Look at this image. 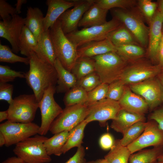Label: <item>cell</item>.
Masks as SVG:
<instances>
[{
	"instance_id": "cell-14",
	"label": "cell",
	"mask_w": 163,
	"mask_h": 163,
	"mask_svg": "<svg viewBox=\"0 0 163 163\" xmlns=\"http://www.w3.org/2000/svg\"><path fill=\"white\" fill-rule=\"evenodd\" d=\"M163 145V130L155 121L149 120L142 134L127 147L132 154L149 146Z\"/></svg>"
},
{
	"instance_id": "cell-13",
	"label": "cell",
	"mask_w": 163,
	"mask_h": 163,
	"mask_svg": "<svg viewBox=\"0 0 163 163\" xmlns=\"http://www.w3.org/2000/svg\"><path fill=\"white\" fill-rule=\"evenodd\" d=\"M87 105L88 113L85 120L88 123L98 121L102 126L105 125L107 120L115 119L121 109L118 101L107 98Z\"/></svg>"
},
{
	"instance_id": "cell-19",
	"label": "cell",
	"mask_w": 163,
	"mask_h": 163,
	"mask_svg": "<svg viewBox=\"0 0 163 163\" xmlns=\"http://www.w3.org/2000/svg\"><path fill=\"white\" fill-rule=\"evenodd\" d=\"M47 11L44 19V31L49 30L60 16L69 8L73 7L75 0H47Z\"/></svg>"
},
{
	"instance_id": "cell-25",
	"label": "cell",
	"mask_w": 163,
	"mask_h": 163,
	"mask_svg": "<svg viewBox=\"0 0 163 163\" xmlns=\"http://www.w3.org/2000/svg\"><path fill=\"white\" fill-rule=\"evenodd\" d=\"M54 66L57 74V85L56 87L57 92H66L76 85L77 80L75 75L71 72L66 69L57 58Z\"/></svg>"
},
{
	"instance_id": "cell-1",
	"label": "cell",
	"mask_w": 163,
	"mask_h": 163,
	"mask_svg": "<svg viewBox=\"0 0 163 163\" xmlns=\"http://www.w3.org/2000/svg\"><path fill=\"white\" fill-rule=\"evenodd\" d=\"M28 57L29 69L25 73V78L39 102L45 91L57 83V72L53 66L42 60L34 52Z\"/></svg>"
},
{
	"instance_id": "cell-37",
	"label": "cell",
	"mask_w": 163,
	"mask_h": 163,
	"mask_svg": "<svg viewBox=\"0 0 163 163\" xmlns=\"http://www.w3.org/2000/svg\"><path fill=\"white\" fill-rule=\"evenodd\" d=\"M137 7L144 19L149 25L157 11V3L151 0H137Z\"/></svg>"
},
{
	"instance_id": "cell-51",
	"label": "cell",
	"mask_w": 163,
	"mask_h": 163,
	"mask_svg": "<svg viewBox=\"0 0 163 163\" xmlns=\"http://www.w3.org/2000/svg\"><path fill=\"white\" fill-rule=\"evenodd\" d=\"M8 113L7 110L1 111L0 112V122H1L6 119L8 120Z\"/></svg>"
},
{
	"instance_id": "cell-46",
	"label": "cell",
	"mask_w": 163,
	"mask_h": 163,
	"mask_svg": "<svg viewBox=\"0 0 163 163\" xmlns=\"http://www.w3.org/2000/svg\"><path fill=\"white\" fill-rule=\"evenodd\" d=\"M84 147L82 146L78 148L74 155L65 163H84L85 161Z\"/></svg>"
},
{
	"instance_id": "cell-40",
	"label": "cell",
	"mask_w": 163,
	"mask_h": 163,
	"mask_svg": "<svg viewBox=\"0 0 163 163\" xmlns=\"http://www.w3.org/2000/svg\"><path fill=\"white\" fill-rule=\"evenodd\" d=\"M25 73L11 69L7 66L0 65V83H7L16 78H25Z\"/></svg>"
},
{
	"instance_id": "cell-21",
	"label": "cell",
	"mask_w": 163,
	"mask_h": 163,
	"mask_svg": "<svg viewBox=\"0 0 163 163\" xmlns=\"http://www.w3.org/2000/svg\"><path fill=\"white\" fill-rule=\"evenodd\" d=\"M34 52L42 60L54 66L57 58L49 29L43 32Z\"/></svg>"
},
{
	"instance_id": "cell-31",
	"label": "cell",
	"mask_w": 163,
	"mask_h": 163,
	"mask_svg": "<svg viewBox=\"0 0 163 163\" xmlns=\"http://www.w3.org/2000/svg\"><path fill=\"white\" fill-rule=\"evenodd\" d=\"M88 124L84 120L69 131L67 141L62 149L63 154H65L73 148H78L82 146L84 129Z\"/></svg>"
},
{
	"instance_id": "cell-27",
	"label": "cell",
	"mask_w": 163,
	"mask_h": 163,
	"mask_svg": "<svg viewBox=\"0 0 163 163\" xmlns=\"http://www.w3.org/2000/svg\"><path fill=\"white\" fill-rule=\"evenodd\" d=\"M163 153V145L141 150L131 155L129 163H154Z\"/></svg>"
},
{
	"instance_id": "cell-6",
	"label": "cell",
	"mask_w": 163,
	"mask_h": 163,
	"mask_svg": "<svg viewBox=\"0 0 163 163\" xmlns=\"http://www.w3.org/2000/svg\"><path fill=\"white\" fill-rule=\"evenodd\" d=\"M144 57L128 62L120 80L124 85H129L156 77L162 67Z\"/></svg>"
},
{
	"instance_id": "cell-34",
	"label": "cell",
	"mask_w": 163,
	"mask_h": 163,
	"mask_svg": "<svg viewBox=\"0 0 163 163\" xmlns=\"http://www.w3.org/2000/svg\"><path fill=\"white\" fill-rule=\"evenodd\" d=\"M88 100V92L80 87L76 85L66 92L63 98L66 107L86 103Z\"/></svg>"
},
{
	"instance_id": "cell-36",
	"label": "cell",
	"mask_w": 163,
	"mask_h": 163,
	"mask_svg": "<svg viewBox=\"0 0 163 163\" xmlns=\"http://www.w3.org/2000/svg\"><path fill=\"white\" fill-rule=\"evenodd\" d=\"M95 2L102 8L108 10L114 8L127 9L136 6L135 0H96Z\"/></svg>"
},
{
	"instance_id": "cell-59",
	"label": "cell",
	"mask_w": 163,
	"mask_h": 163,
	"mask_svg": "<svg viewBox=\"0 0 163 163\" xmlns=\"http://www.w3.org/2000/svg\"><path fill=\"white\" fill-rule=\"evenodd\" d=\"M162 33H163V26H162Z\"/></svg>"
},
{
	"instance_id": "cell-8",
	"label": "cell",
	"mask_w": 163,
	"mask_h": 163,
	"mask_svg": "<svg viewBox=\"0 0 163 163\" xmlns=\"http://www.w3.org/2000/svg\"><path fill=\"white\" fill-rule=\"evenodd\" d=\"M39 108V102L34 94L20 95L13 99L7 110L8 120L14 122H32Z\"/></svg>"
},
{
	"instance_id": "cell-32",
	"label": "cell",
	"mask_w": 163,
	"mask_h": 163,
	"mask_svg": "<svg viewBox=\"0 0 163 163\" xmlns=\"http://www.w3.org/2000/svg\"><path fill=\"white\" fill-rule=\"evenodd\" d=\"M78 80L85 76L95 72L94 61L92 58L79 57L71 71Z\"/></svg>"
},
{
	"instance_id": "cell-47",
	"label": "cell",
	"mask_w": 163,
	"mask_h": 163,
	"mask_svg": "<svg viewBox=\"0 0 163 163\" xmlns=\"http://www.w3.org/2000/svg\"><path fill=\"white\" fill-rule=\"evenodd\" d=\"M149 119L155 121L160 128L163 130V106L154 110L149 115Z\"/></svg>"
},
{
	"instance_id": "cell-48",
	"label": "cell",
	"mask_w": 163,
	"mask_h": 163,
	"mask_svg": "<svg viewBox=\"0 0 163 163\" xmlns=\"http://www.w3.org/2000/svg\"><path fill=\"white\" fill-rule=\"evenodd\" d=\"M1 163H26L22 160L17 156L8 158Z\"/></svg>"
},
{
	"instance_id": "cell-10",
	"label": "cell",
	"mask_w": 163,
	"mask_h": 163,
	"mask_svg": "<svg viewBox=\"0 0 163 163\" xmlns=\"http://www.w3.org/2000/svg\"><path fill=\"white\" fill-rule=\"evenodd\" d=\"M56 91L55 86H50L45 91L39 102L41 117L39 133L40 135L44 136L47 133L52 123L63 111L54 98Z\"/></svg>"
},
{
	"instance_id": "cell-50",
	"label": "cell",
	"mask_w": 163,
	"mask_h": 163,
	"mask_svg": "<svg viewBox=\"0 0 163 163\" xmlns=\"http://www.w3.org/2000/svg\"><path fill=\"white\" fill-rule=\"evenodd\" d=\"M26 0H18L16 4L15 5L16 6L15 8L16 14H18L21 13V7L23 4H25L27 2Z\"/></svg>"
},
{
	"instance_id": "cell-18",
	"label": "cell",
	"mask_w": 163,
	"mask_h": 163,
	"mask_svg": "<svg viewBox=\"0 0 163 163\" xmlns=\"http://www.w3.org/2000/svg\"><path fill=\"white\" fill-rule=\"evenodd\" d=\"M118 101L121 109L130 112L145 115L149 110L144 99L133 92L128 85H125L123 95Z\"/></svg>"
},
{
	"instance_id": "cell-57",
	"label": "cell",
	"mask_w": 163,
	"mask_h": 163,
	"mask_svg": "<svg viewBox=\"0 0 163 163\" xmlns=\"http://www.w3.org/2000/svg\"><path fill=\"white\" fill-rule=\"evenodd\" d=\"M163 46V33H162V35L161 39L159 46Z\"/></svg>"
},
{
	"instance_id": "cell-35",
	"label": "cell",
	"mask_w": 163,
	"mask_h": 163,
	"mask_svg": "<svg viewBox=\"0 0 163 163\" xmlns=\"http://www.w3.org/2000/svg\"><path fill=\"white\" fill-rule=\"evenodd\" d=\"M145 121H140L135 123L129 128L120 140L122 145L127 147L137 139L143 132Z\"/></svg>"
},
{
	"instance_id": "cell-3",
	"label": "cell",
	"mask_w": 163,
	"mask_h": 163,
	"mask_svg": "<svg viewBox=\"0 0 163 163\" xmlns=\"http://www.w3.org/2000/svg\"><path fill=\"white\" fill-rule=\"evenodd\" d=\"M49 30L56 58L66 69L71 72L78 58L77 48L66 37L58 19Z\"/></svg>"
},
{
	"instance_id": "cell-30",
	"label": "cell",
	"mask_w": 163,
	"mask_h": 163,
	"mask_svg": "<svg viewBox=\"0 0 163 163\" xmlns=\"http://www.w3.org/2000/svg\"><path fill=\"white\" fill-rule=\"evenodd\" d=\"M107 38L116 47L127 44H139L132 34L122 24L109 34Z\"/></svg>"
},
{
	"instance_id": "cell-52",
	"label": "cell",
	"mask_w": 163,
	"mask_h": 163,
	"mask_svg": "<svg viewBox=\"0 0 163 163\" xmlns=\"http://www.w3.org/2000/svg\"><path fill=\"white\" fill-rule=\"evenodd\" d=\"M156 77L160 83L163 89V67H162L160 72Z\"/></svg>"
},
{
	"instance_id": "cell-28",
	"label": "cell",
	"mask_w": 163,
	"mask_h": 163,
	"mask_svg": "<svg viewBox=\"0 0 163 163\" xmlns=\"http://www.w3.org/2000/svg\"><path fill=\"white\" fill-rule=\"evenodd\" d=\"M117 52L127 62L145 57L147 50L139 44H127L116 47Z\"/></svg>"
},
{
	"instance_id": "cell-5",
	"label": "cell",
	"mask_w": 163,
	"mask_h": 163,
	"mask_svg": "<svg viewBox=\"0 0 163 163\" xmlns=\"http://www.w3.org/2000/svg\"><path fill=\"white\" fill-rule=\"evenodd\" d=\"M48 138L37 134L16 144L13 152L26 163H49L52 158L44 145Z\"/></svg>"
},
{
	"instance_id": "cell-53",
	"label": "cell",
	"mask_w": 163,
	"mask_h": 163,
	"mask_svg": "<svg viewBox=\"0 0 163 163\" xmlns=\"http://www.w3.org/2000/svg\"><path fill=\"white\" fill-rule=\"evenodd\" d=\"M84 163H108L107 161L104 158L97 159L95 161L86 162Z\"/></svg>"
},
{
	"instance_id": "cell-9",
	"label": "cell",
	"mask_w": 163,
	"mask_h": 163,
	"mask_svg": "<svg viewBox=\"0 0 163 163\" xmlns=\"http://www.w3.org/2000/svg\"><path fill=\"white\" fill-rule=\"evenodd\" d=\"M88 113L86 104L66 107L51 125L49 131L53 134L69 131L84 121Z\"/></svg>"
},
{
	"instance_id": "cell-44",
	"label": "cell",
	"mask_w": 163,
	"mask_h": 163,
	"mask_svg": "<svg viewBox=\"0 0 163 163\" xmlns=\"http://www.w3.org/2000/svg\"><path fill=\"white\" fill-rule=\"evenodd\" d=\"M13 86L7 83H0V100L6 101L9 104L13 102Z\"/></svg>"
},
{
	"instance_id": "cell-45",
	"label": "cell",
	"mask_w": 163,
	"mask_h": 163,
	"mask_svg": "<svg viewBox=\"0 0 163 163\" xmlns=\"http://www.w3.org/2000/svg\"><path fill=\"white\" fill-rule=\"evenodd\" d=\"M113 136L110 133H107L103 134L100 137L99 143L101 148L104 150L110 149L114 143Z\"/></svg>"
},
{
	"instance_id": "cell-26",
	"label": "cell",
	"mask_w": 163,
	"mask_h": 163,
	"mask_svg": "<svg viewBox=\"0 0 163 163\" xmlns=\"http://www.w3.org/2000/svg\"><path fill=\"white\" fill-rule=\"evenodd\" d=\"M69 133V131H66L56 133L44 141V146L49 155L60 156L63 154L62 149L67 141Z\"/></svg>"
},
{
	"instance_id": "cell-4",
	"label": "cell",
	"mask_w": 163,
	"mask_h": 163,
	"mask_svg": "<svg viewBox=\"0 0 163 163\" xmlns=\"http://www.w3.org/2000/svg\"><path fill=\"white\" fill-rule=\"evenodd\" d=\"M95 72L102 83L110 84L119 80L128 62L117 52H112L92 57Z\"/></svg>"
},
{
	"instance_id": "cell-54",
	"label": "cell",
	"mask_w": 163,
	"mask_h": 163,
	"mask_svg": "<svg viewBox=\"0 0 163 163\" xmlns=\"http://www.w3.org/2000/svg\"><path fill=\"white\" fill-rule=\"evenodd\" d=\"M158 10L163 14V0L158 1Z\"/></svg>"
},
{
	"instance_id": "cell-15",
	"label": "cell",
	"mask_w": 163,
	"mask_h": 163,
	"mask_svg": "<svg viewBox=\"0 0 163 163\" xmlns=\"http://www.w3.org/2000/svg\"><path fill=\"white\" fill-rule=\"evenodd\" d=\"M96 0H75L73 8L68 9L59 18L62 29L65 34L77 30L79 23L85 12Z\"/></svg>"
},
{
	"instance_id": "cell-42",
	"label": "cell",
	"mask_w": 163,
	"mask_h": 163,
	"mask_svg": "<svg viewBox=\"0 0 163 163\" xmlns=\"http://www.w3.org/2000/svg\"><path fill=\"white\" fill-rule=\"evenodd\" d=\"M125 85L120 80L109 85L107 98L118 101L123 93Z\"/></svg>"
},
{
	"instance_id": "cell-12",
	"label": "cell",
	"mask_w": 163,
	"mask_h": 163,
	"mask_svg": "<svg viewBox=\"0 0 163 163\" xmlns=\"http://www.w3.org/2000/svg\"><path fill=\"white\" fill-rule=\"evenodd\" d=\"M128 85L133 92L144 99L150 110L163 103V89L156 77Z\"/></svg>"
},
{
	"instance_id": "cell-39",
	"label": "cell",
	"mask_w": 163,
	"mask_h": 163,
	"mask_svg": "<svg viewBox=\"0 0 163 163\" xmlns=\"http://www.w3.org/2000/svg\"><path fill=\"white\" fill-rule=\"evenodd\" d=\"M101 83L99 76L94 72L78 80L76 85L80 87L88 92Z\"/></svg>"
},
{
	"instance_id": "cell-22",
	"label": "cell",
	"mask_w": 163,
	"mask_h": 163,
	"mask_svg": "<svg viewBox=\"0 0 163 163\" xmlns=\"http://www.w3.org/2000/svg\"><path fill=\"white\" fill-rule=\"evenodd\" d=\"M108 11L102 8L95 1L84 13L78 27H88L105 24L107 22L106 16Z\"/></svg>"
},
{
	"instance_id": "cell-58",
	"label": "cell",
	"mask_w": 163,
	"mask_h": 163,
	"mask_svg": "<svg viewBox=\"0 0 163 163\" xmlns=\"http://www.w3.org/2000/svg\"><path fill=\"white\" fill-rule=\"evenodd\" d=\"M154 163H163V161H157Z\"/></svg>"
},
{
	"instance_id": "cell-56",
	"label": "cell",
	"mask_w": 163,
	"mask_h": 163,
	"mask_svg": "<svg viewBox=\"0 0 163 163\" xmlns=\"http://www.w3.org/2000/svg\"><path fill=\"white\" fill-rule=\"evenodd\" d=\"M158 161H163V153L159 157L158 159Z\"/></svg>"
},
{
	"instance_id": "cell-11",
	"label": "cell",
	"mask_w": 163,
	"mask_h": 163,
	"mask_svg": "<svg viewBox=\"0 0 163 163\" xmlns=\"http://www.w3.org/2000/svg\"><path fill=\"white\" fill-rule=\"evenodd\" d=\"M40 127L33 122L23 123L7 120L0 124V132L5 137V145L8 147L39 134Z\"/></svg>"
},
{
	"instance_id": "cell-43",
	"label": "cell",
	"mask_w": 163,
	"mask_h": 163,
	"mask_svg": "<svg viewBox=\"0 0 163 163\" xmlns=\"http://www.w3.org/2000/svg\"><path fill=\"white\" fill-rule=\"evenodd\" d=\"M15 8L5 0H0V15L4 22L10 21L13 16L16 14Z\"/></svg>"
},
{
	"instance_id": "cell-24",
	"label": "cell",
	"mask_w": 163,
	"mask_h": 163,
	"mask_svg": "<svg viewBox=\"0 0 163 163\" xmlns=\"http://www.w3.org/2000/svg\"><path fill=\"white\" fill-rule=\"evenodd\" d=\"M43 14L38 8H27L25 25L31 31L38 42L44 31Z\"/></svg>"
},
{
	"instance_id": "cell-2",
	"label": "cell",
	"mask_w": 163,
	"mask_h": 163,
	"mask_svg": "<svg viewBox=\"0 0 163 163\" xmlns=\"http://www.w3.org/2000/svg\"><path fill=\"white\" fill-rule=\"evenodd\" d=\"M113 18L119 21L132 34L139 44L147 49L149 27L137 6L127 9L114 8L110 10Z\"/></svg>"
},
{
	"instance_id": "cell-38",
	"label": "cell",
	"mask_w": 163,
	"mask_h": 163,
	"mask_svg": "<svg viewBox=\"0 0 163 163\" xmlns=\"http://www.w3.org/2000/svg\"><path fill=\"white\" fill-rule=\"evenodd\" d=\"M0 62L11 63L20 62L27 65H29V58L22 57L16 55L8 46L0 43Z\"/></svg>"
},
{
	"instance_id": "cell-41",
	"label": "cell",
	"mask_w": 163,
	"mask_h": 163,
	"mask_svg": "<svg viewBox=\"0 0 163 163\" xmlns=\"http://www.w3.org/2000/svg\"><path fill=\"white\" fill-rule=\"evenodd\" d=\"M109 85L101 83L91 91L88 92V100L86 104H89L106 98Z\"/></svg>"
},
{
	"instance_id": "cell-49",
	"label": "cell",
	"mask_w": 163,
	"mask_h": 163,
	"mask_svg": "<svg viewBox=\"0 0 163 163\" xmlns=\"http://www.w3.org/2000/svg\"><path fill=\"white\" fill-rule=\"evenodd\" d=\"M157 64L163 67V46L159 47L157 56Z\"/></svg>"
},
{
	"instance_id": "cell-29",
	"label": "cell",
	"mask_w": 163,
	"mask_h": 163,
	"mask_svg": "<svg viewBox=\"0 0 163 163\" xmlns=\"http://www.w3.org/2000/svg\"><path fill=\"white\" fill-rule=\"evenodd\" d=\"M131 153L126 146L121 144L120 140H115L109 152L104 157L108 163H129Z\"/></svg>"
},
{
	"instance_id": "cell-23",
	"label": "cell",
	"mask_w": 163,
	"mask_h": 163,
	"mask_svg": "<svg viewBox=\"0 0 163 163\" xmlns=\"http://www.w3.org/2000/svg\"><path fill=\"white\" fill-rule=\"evenodd\" d=\"M145 115L134 113L121 109L116 118L112 120L110 127L123 135L133 124L139 121H145Z\"/></svg>"
},
{
	"instance_id": "cell-20",
	"label": "cell",
	"mask_w": 163,
	"mask_h": 163,
	"mask_svg": "<svg viewBox=\"0 0 163 163\" xmlns=\"http://www.w3.org/2000/svg\"><path fill=\"white\" fill-rule=\"evenodd\" d=\"M78 58H92L112 52H117L116 47L108 38L85 43L77 48Z\"/></svg>"
},
{
	"instance_id": "cell-17",
	"label": "cell",
	"mask_w": 163,
	"mask_h": 163,
	"mask_svg": "<svg viewBox=\"0 0 163 163\" xmlns=\"http://www.w3.org/2000/svg\"><path fill=\"white\" fill-rule=\"evenodd\" d=\"M163 14L158 10L149 25V42L147 56L154 64H157V56L162 35Z\"/></svg>"
},
{
	"instance_id": "cell-55",
	"label": "cell",
	"mask_w": 163,
	"mask_h": 163,
	"mask_svg": "<svg viewBox=\"0 0 163 163\" xmlns=\"http://www.w3.org/2000/svg\"><path fill=\"white\" fill-rule=\"evenodd\" d=\"M6 140L3 134L0 132V146L2 147L3 145H5Z\"/></svg>"
},
{
	"instance_id": "cell-16",
	"label": "cell",
	"mask_w": 163,
	"mask_h": 163,
	"mask_svg": "<svg viewBox=\"0 0 163 163\" xmlns=\"http://www.w3.org/2000/svg\"><path fill=\"white\" fill-rule=\"evenodd\" d=\"M12 17L10 21H0V37L8 40L11 46L12 51L17 53L20 52L19 40L25 25V18L17 14Z\"/></svg>"
},
{
	"instance_id": "cell-33",
	"label": "cell",
	"mask_w": 163,
	"mask_h": 163,
	"mask_svg": "<svg viewBox=\"0 0 163 163\" xmlns=\"http://www.w3.org/2000/svg\"><path fill=\"white\" fill-rule=\"evenodd\" d=\"M38 41L34 34L24 25L22 29L19 42V49L22 55L29 57L30 53L36 49Z\"/></svg>"
},
{
	"instance_id": "cell-7",
	"label": "cell",
	"mask_w": 163,
	"mask_h": 163,
	"mask_svg": "<svg viewBox=\"0 0 163 163\" xmlns=\"http://www.w3.org/2000/svg\"><path fill=\"white\" fill-rule=\"evenodd\" d=\"M121 24L119 21L113 18L104 24L85 27L80 30H77L65 35L78 48L89 42L107 38L109 34Z\"/></svg>"
}]
</instances>
